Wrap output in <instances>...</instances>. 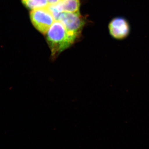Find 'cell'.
Segmentation results:
<instances>
[{
	"label": "cell",
	"instance_id": "obj_1",
	"mask_svg": "<svg viewBox=\"0 0 149 149\" xmlns=\"http://www.w3.org/2000/svg\"><path fill=\"white\" fill-rule=\"evenodd\" d=\"M46 34L47 42L51 50V59L53 61L75 42L58 20L54 21Z\"/></svg>",
	"mask_w": 149,
	"mask_h": 149
},
{
	"label": "cell",
	"instance_id": "obj_2",
	"mask_svg": "<svg viewBox=\"0 0 149 149\" xmlns=\"http://www.w3.org/2000/svg\"><path fill=\"white\" fill-rule=\"evenodd\" d=\"M57 20L61 22L68 35L75 41L80 36L85 24L79 12L62 13Z\"/></svg>",
	"mask_w": 149,
	"mask_h": 149
},
{
	"label": "cell",
	"instance_id": "obj_3",
	"mask_svg": "<svg viewBox=\"0 0 149 149\" xmlns=\"http://www.w3.org/2000/svg\"><path fill=\"white\" fill-rule=\"evenodd\" d=\"M30 17L34 27L43 34H46L55 21L47 6L33 10L30 13Z\"/></svg>",
	"mask_w": 149,
	"mask_h": 149
},
{
	"label": "cell",
	"instance_id": "obj_4",
	"mask_svg": "<svg viewBox=\"0 0 149 149\" xmlns=\"http://www.w3.org/2000/svg\"><path fill=\"white\" fill-rule=\"evenodd\" d=\"M109 28L112 37L118 40L127 38L131 31L130 23L126 19L122 17L113 19L110 22Z\"/></svg>",
	"mask_w": 149,
	"mask_h": 149
},
{
	"label": "cell",
	"instance_id": "obj_5",
	"mask_svg": "<svg viewBox=\"0 0 149 149\" xmlns=\"http://www.w3.org/2000/svg\"><path fill=\"white\" fill-rule=\"evenodd\" d=\"M80 6V0H61L56 4L48 5L47 7L53 15L55 20H57L62 13L78 12Z\"/></svg>",
	"mask_w": 149,
	"mask_h": 149
},
{
	"label": "cell",
	"instance_id": "obj_6",
	"mask_svg": "<svg viewBox=\"0 0 149 149\" xmlns=\"http://www.w3.org/2000/svg\"><path fill=\"white\" fill-rule=\"evenodd\" d=\"M22 3L27 8L29 9L47 7L48 5L47 0H21Z\"/></svg>",
	"mask_w": 149,
	"mask_h": 149
},
{
	"label": "cell",
	"instance_id": "obj_7",
	"mask_svg": "<svg viewBox=\"0 0 149 149\" xmlns=\"http://www.w3.org/2000/svg\"><path fill=\"white\" fill-rule=\"evenodd\" d=\"M48 5H55L59 2L61 0H47Z\"/></svg>",
	"mask_w": 149,
	"mask_h": 149
}]
</instances>
